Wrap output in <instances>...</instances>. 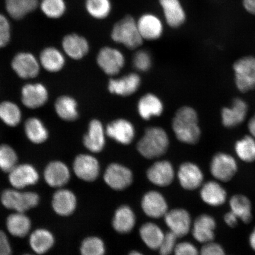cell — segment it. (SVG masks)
<instances>
[{
    "label": "cell",
    "instance_id": "18",
    "mask_svg": "<svg viewBox=\"0 0 255 255\" xmlns=\"http://www.w3.org/2000/svg\"><path fill=\"white\" fill-rule=\"evenodd\" d=\"M165 222L177 237H183L190 231L191 218L189 213L184 209H174L165 215Z\"/></svg>",
    "mask_w": 255,
    "mask_h": 255
},
{
    "label": "cell",
    "instance_id": "54",
    "mask_svg": "<svg viewBox=\"0 0 255 255\" xmlns=\"http://www.w3.org/2000/svg\"><path fill=\"white\" fill-rule=\"evenodd\" d=\"M128 255H143L142 254L139 253V252L133 251L131 252Z\"/></svg>",
    "mask_w": 255,
    "mask_h": 255
},
{
    "label": "cell",
    "instance_id": "13",
    "mask_svg": "<svg viewBox=\"0 0 255 255\" xmlns=\"http://www.w3.org/2000/svg\"><path fill=\"white\" fill-rule=\"evenodd\" d=\"M107 135L117 142L128 145L135 136L133 124L126 119H117L111 122L106 128Z\"/></svg>",
    "mask_w": 255,
    "mask_h": 255
},
{
    "label": "cell",
    "instance_id": "51",
    "mask_svg": "<svg viewBox=\"0 0 255 255\" xmlns=\"http://www.w3.org/2000/svg\"><path fill=\"white\" fill-rule=\"evenodd\" d=\"M242 4L249 13L255 15V0H242Z\"/></svg>",
    "mask_w": 255,
    "mask_h": 255
},
{
    "label": "cell",
    "instance_id": "17",
    "mask_svg": "<svg viewBox=\"0 0 255 255\" xmlns=\"http://www.w3.org/2000/svg\"><path fill=\"white\" fill-rule=\"evenodd\" d=\"M105 130L103 124L98 120H93L89 123L88 130L84 138V143L88 150L95 153L103 150L105 145Z\"/></svg>",
    "mask_w": 255,
    "mask_h": 255
},
{
    "label": "cell",
    "instance_id": "6",
    "mask_svg": "<svg viewBox=\"0 0 255 255\" xmlns=\"http://www.w3.org/2000/svg\"><path fill=\"white\" fill-rule=\"evenodd\" d=\"M236 85L239 91L247 92L255 89V57H242L234 63Z\"/></svg>",
    "mask_w": 255,
    "mask_h": 255
},
{
    "label": "cell",
    "instance_id": "16",
    "mask_svg": "<svg viewBox=\"0 0 255 255\" xmlns=\"http://www.w3.org/2000/svg\"><path fill=\"white\" fill-rule=\"evenodd\" d=\"M44 178L50 187L60 188L68 183L71 173L67 165L62 161H55L47 165L44 172Z\"/></svg>",
    "mask_w": 255,
    "mask_h": 255
},
{
    "label": "cell",
    "instance_id": "22",
    "mask_svg": "<svg viewBox=\"0 0 255 255\" xmlns=\"http://www.w3.org/2000/svg\"><path fill=\"white\" fill-rule=\"evenodd\" d=\"M77 206V199L75 194L68 189H59L54 194L52 207L56 214L68 216L72 214Z\"/></svg>",
    "mask_w": 255,
    "mask_h": 255
},
{
    "label": "cell",
    "instance_id": "29",
    "mask_svg": "<svg viewBox=\"0 0 255 255\" xmlns=\"http://www.w3.org/2000/svg\"><path fill=\"white\" fill-rule=\"evenodd\" d=\"M137 108L140 117L145 120L160 116L164 111L160 99L152 94H146L140 98Z\"/></svg>",
    "mask_w": 255,
    "mask_h": 255
},
{
    "label": "cell",
    "instance_id": "49",
    "mask_svg": "<svg viewBox=\"0 0 255 255\" xmlns=\"http://www.w3.org/2000/svg\"><path fill=\"white\" fill-rule=\"evenodd\" d=\"M12 250L7 236L0 231V255H11Z\"/></svg>",
    "mask_w": 255,
    "mask_h": 255
},
{
    "label": "cell",
    "instance_id": "36",
    "mask_svg": "<svg viewBox=\"0 0 255 255\" xmlns=\"http://www.w3.org/2000/svg\"><path fill=\"white\" fill-rule=\"evenodd\" d=\"M140 236L146 246L152 250L159 248L164 238V234L157 225L147 223L140 229Z\"/></svg>",
    "mask_w": 255,
    "mask_h": 255
},
{
    "label": "cell",
    "instance_id": "40",
    "mask_svg": "<svg viewBox=\"0 0 255 255\" xmlns=\"http://www.w3.org/2000/svg\"><path fill=\"white\" fill-rule=\"evenodd\" d=\"M0 119L9 127L17 126L21 119L20 108L11 102H3L0 104Z\"/></svg>",
    "mask_w": 255,
    "mask_h": 255
},
{
    "label": "cell",
    "instance_id": "32",
    "mask_svg": "<svg viewBox=\"0 0 255 255\" xmlns=\"http://www.w3.org/2000/svg\"><path fill=\"white\" fill-rule=\"evenodd\" d=\"M6 226L11 235L23 238L29 233L31 223L29 218L24 213L15 212L8 217Z\"/></svg>",
    "mask_w": 255,
    "mask_h": 255
},
{
    "label": "cell",
    "instance_id": "39",
    "mask_svg": "<svg viewBox=\"0 0 255 255\" xmlns=\"http://www.w3.org/2000/svg\"><path fill=\"white\" fill-rule=\"evenodd\" d=\"M235 151L241 161L251 163L255 161V138L245 136L235 143Z\"/></svg>",
    "mask_w": 255,
    "mask_h": 255
},
{
    "label": "cell",
    "instance_id": "31",
    "mask_svg": "<svg viewBox=\"0 0 255 255\" xmlns=\"http://www.w3.org/2000/svg\"><path fill=\"white\" fill-rule=\"evenodd\" d=\"M8 14L15 20H20L35 10L39 5V0H5Z\"/></svg>",
    "mask_w": 255,
    "mask_h": 255
},
{
    "label": "cell",
    "instance_id": "37",
    "mask_svg": "<svg viewBox=\"0 0 255 255\" xmlns=\"http://www.w3.org/2000/svg\"><path fill=\"white\" fill-rule=\"evenodd\" d=\"M78 104L74 99L63 96L57 99L55 103L56 113L60 119L72 121L78 119Z\"/></svg>",
    "mask_w": 255,
    "mask_h": 255
},
{
    "label": "cell",
    "instance_id": "25",
    "mask_svg": "<svg viewBox=\"0 0 255 255\" xmlns=\"http://www.w3.org/2000/svg\"><path fill=\"white\" fill-rule=\"evenodd\" d=\"M216 223L212 216L202 215L194 223L193 237L200 243L206 244L214 240Z\"/></svg>",
    "mask_w": 255,
    "mask_h": 255
},
{
    "label": "cell",
    "instance_id": "7",
    "mask_svg": "<svg viewBox=\"0 0 255 255\" xmlns=\"http://www.w3.org/2000/svg\"><path fill=\"white\" fill-rule=\"evenodd\" d=\"M136 22L143 40H157L164 34L165 22L154 12H144L136 19Z\"/></svg>",
    "mask_w": 255,
    "mask_h": 255
},
{
    "label": "cell",
    "instance_id": "12",
    "mask_svg": "<svg viewBox=\"0 0 255 255\" xmlns=\"http://www.w3.org/2000/svg\"><path fill=\"white\" fill-rule=\"evenodd\" d=\"M73 167L76 176L89 182L97 179L100 170L97 159L89 154L78 155L73 162Z\"/></svg>",
    "mask_w": 255,
    "mask_h": 255
},
{
    "label": "cell",
    "instance_id": "35",
    "mask_svg": "<svg viewBox=\"0 0 255 255\" xmlns=\"http://www.w3.org/2000/svg\"><path fill=\"white\" fill-rule=\"evenodd\" d=\"M24 130L28 139L37 144L45 142L49 136L46 128L37 118L28 119L25 123Z\"/></svg>",
    "mask_w": 255,
    "mask_h": 255
},
{
    "label": "cell",
    "instance_id": "30",
    "mask_svg": "<svg viewBox=\"0 0 255 255\" xmlns=\"http://www.w3.org/2000/svg\"><path fill=\"white\" fill-rule=\"evenodd\" d=\"M29 244L35 253L43 255L53 247L55 244V238L52 233L47 229H39L31 234Z\"/></svg>",
    "mask_w": 255,
    "mask_h": 255
},
{
    "label": "cell",
    "instance_id": "28",
    "mask_svg": "<svg viewBox=\"0 0 255 255\" xmlns=\"http://www.w3.org/2000/svg\"><path fill=\"white\" fill-rule=\"evenodd\" d=\"M231 212L237 215L239 221L248 224L253 221V205L250 198L242 194H236L229 201Z\"/></svg>",
    "mask_w": 255,
    "mask_h": 255
},
{
    "label": "cell",
    "instance_id": "23",
    "mask_svg": "<svg viewBox=\"0 0 255 255\" xmlns=\"http://www.w3.org/2000/svg\"><path fill=\"white\" fill-rule=\"evenodd\" d=\"M201 198L210 206H221L228 199V193L221 183L210 181L203 185L200 191Z\"/></svg>",
    "mask_w": 255,
    "mask_h": 255
},
{
    "label": "cell",
    "instance_id": "38",
    "mask_svg": "<svg viewBox=\"0 0 255 255\" xmlns=\"http://www.w3.org/2000/svg\"><path fill=\"white\" fill-rule=\"evenodd\" d=\"M88 13L97 20H104L111 15L113 5L111 0H86Z\"/></svg>",
    "mask_w": 255,
    "mask_h": 255
},
{
    "label": "cell",
    "instance_id": "50",
    "mask_svg": "<svg viewBox=\"0 0 255 255\" xmlns=\"http://www.w3.org/2000/svg\"><path fill=\"white\" fill-rule=\"evenodd\" d=\"M224 221L226 225L231 228L237 227L239 221L237 215H235L232 212L229 211L226 213L224 216Z\"/></svg>",
    "mask_w": 255,
    "mask_h": 255
},
{
    "label": "cell",
    "instance_id": "5",
    "mask_svg": "<svg viewBox=\"0 0 255 255\" xmlns=\"http://www.w3.org/2000/svg\"><path fill=\"white\" fill-rule=\"evenodd\" d=\"M210 173L217 181L226 183L231 181L237 174L238 164L230 154L219 152L213 157L210 166Z\"/></svg>",
    "mask_w": 255,
    "mask_h": 255
},
{
    "label": "cell",
    "instance_id": "1",
    "mask_svg": "<svg viewBox=\"0 0 255 255\" xmlns=\"http://www.w3.org/2000/svg\"><path fill=\"white\" fill-rule=\"evenodd\" d=\"M172 129L181 142L188 144H194L198 142L201 130L196 111L190 107L180 108L172 121Z\"/></svg>",
    "mask_w": 255,
    "mask_h": 255
},
{
    "label": "cell",
    "instance_id": "44",
    "mask_svg": "<svg viewBox=\"0 0 255 255\" xmlns=\"http://www.w3.org/2000/svg\"><path fill=\"white\" fill-rule=\"evenodd\" d=\"M133 66L139 71L146 72L151 68L152 60L150 54L145 50H139L133 58Z\"/></svg>",
    "mask_w": 255,
    "mask_h": 255
},
{
    "label": "cell",
    "instance_id": "11",
    "mask_svg": "<svg viewBox=\"0 0 255 255\" xmlns=\"http://www.w3.org/2000/svg\"><path fill=\"white\" fill-rule=\"evenodd\" d=\"M104 180L112 189L122 190L131 184L132 174L129 169L124 165L113 163L105 171Z\"/></svg>",
    "mask_w": 255,
    "mask_h": 255
},
{
    "label": "cell",
    "instance_id": "48",
    "mask_svg": "<svg viewBox=\"0 0 255 255\" xmlns=\"http://www.w3.org/2000/svg\"><path fill=\"white\" fill-rule=\"evenodd\" d=\"M175 255H200L197 248L189 242H183L175 247Z\"/></svg>",
    "mask_w": 255,
    "mask_h": 255
},
{
    "label": "cell",
    "instance_id": "21",
    "mask_svg": "<svg viewBox=\"0 0 255 255\" xmlns=\"http://www.w3.org/2000/svg\"><path fill=\"white\" fill-rule=\"evenodd\" d=\"M178 177L184 189H196L203 183L204 175L197 165L191 162H185L178 171Z\"/></svg>",
    "mask_w": 255,
    "mask_h": 255
},
{
    "label": "cell",
    "instance_id": "34",
    "mask_svg": "<svg viewBox=\"0 0 255 255\" xmlns=\"http://www.w3.org/2000/svg\"><path fill=\"white\" fill-rule=\"evenodd\" d=\"M40 63L46 71L57 72L65 65V59L63 54L55 47H47L40 54Z\"/></svg>",
    "mask_w": 255,
    "mask_h": 255
},
{
    "label": "cell",
    "instance_id": "46",
    "mask_svg": "<svg viewBox=\"0 0 255 255\" xmlns=\"http://www.w3.org/2000/svg\"><path fill=\"white\" fill-rule=\"evenodd\" d=\"M177 238V236L171 232L164 235L163 240L159 248V253L161 255H170L176 247L175 242Z\"/></svg>",
    "mask_w": 255,
    "mask_h": 255
},
{
    "label": "cell",
    "instance_id": "14",
    "mask_svg": "<svg viewBox=\"0 0 255 255\" xmlns=\"http://www.w3.org/2000/svg\"><path fill=\"white\" fill-rule=\"evenodd\" d=\"M11 66L17 75L23 79L35 78L40 71L39 62L30 53L17 54L12 60Z\"/></svg>",
    "mask_w": 255,
    "mask_h": 255
},
{
    "label": "cell",
    "instance_id": "15",
    "mask_svg": "<svg viewBox=\"0 0 255 255\" xmlns=\"http://www.w3.org/2000/svg\"><path fill=\"white\" fill-rule=\"evenodd\" d=\"M141 85V78L136 73H132L122 78L111 79L108 84L111 93L127 97L135 93Z\"/></svg>",
    "mask_w": 255,
    "mask_h": 255
},
{
    "label": "cell",
    "instance_id": "26",
    "mask_svg": "<svg viewBox=\"0 0 255 255\" xmlns=\"http://www.w3.org/2000/svg\"><path fill=\"white\" fill-rule=\"evenodd\" d=\"M174 171L170 162L160 161L155 162L147 171V177L151 183L157 186L164 187L173 180Z\"/></svg>",
    "mask_w": 255,
    "mask_h": 255
},
{
    "label": "cell",
    "instance_id": "45",
    "mask_svg": "<svg viewBox=\"0 0 255 255\" xmlns=\"http://www.w3.org/2000/svg\"><path fill=\"white\" fill-rule=\"evenodd\" d=\"M10 24H9L7 18L0 13V48L7 45L10 40Z\"/></svg>",
    "mask_w": 255,
    "mask_h": 255
},
{
    "label": "cell",
    "instance_id": "27",
    "mask_svg": "<svg viewBox=\"0 0 255 255\" xmlns=\"http://www.w3.org/2000/svg\"><path fill=\"white\" fill-rule=\"evenodd\" d=\"M62 46L67 55L76 60L83 58L89 50L88 40L77 34L67 35L63 38Z\"/></svg>",
    "mask_w": 255,
    "mask_h": 255
},
{
    "label": "cell",
    "instance_id": "52",
    "mask_svg": "<svg viewBox=\"0 0 255 255\" xmlns=\"http://www.w3.org/2000/svg\"><path fill=\"white\" fill-rule=\"evenodd\" d=\"M248 242L251 250L255 253V226L249 236Z\"/></svg>",
    "mask_w": 255,
    "mask_h": 255
},
{
    "label": "cell",
    "instance_id": "20",
    "mask_svg": "<svg viewBox=\"0 0 255 255\" xmlns=\"http://www.w3.org/2000/svg\"><path fill=\"white\" fill-rule=\"evenodd\" d=\"M47 100L48 92L42 84H27L22 89V102L25 107L30 109L42 107Z\"/></svg>",
    "mask_w": 255,
    "mask_h": 255
},
{
    "label": "cell",
    "instance_id": "24",
    "mask_svg": "<svg viewBox=\"0 0 255 255\" xmlns=\"http://www.w3.org/2000/svg\"><path fill=\"white\" fill-rule=\"evenodd\" d=\"M142 207L145 214L152 218H159L167 213L166 201L157 191H149L143 196Z\"/></svg>",
    "mask_w": 255,
    "mask_h": 255
},
{
    "label": "cell",
    "instance_id": "43",
    "mask_svg": "<svg viewBox=\"0 0 255 255\" xmlns=\"http://www.w3.org/2000/svg\"><path fill=\"white\" fill-rule=\"evenodd\" d=\"M105 253V245L100 238L89 237L82 243L81 255H104Z\"/></svg>",
    "mask_w": 255,
    "mask_h": 255
},
{
    "label": "cell",
    "instance_id": "47",
    "mask_svg": "<svg viewBox=\"0 0 255 255\" xmlns=\"http://www.w3.org/2000/svg\"><path fill=\"white\" fill-rule=\"evenodd\" d=\"M200 255H226V253L221 245L213 241L204 245Z\"/></svg>",
    "mask_w": 255,
    "mask_h": 255
},
{
    "label": "cell",
    "instance_id": "2",
    "mask_svg": "<svg viewBox=\"0 0 255 255\" xmlns=\"http://www.w3.org/2000/svg\"><path fill=\"white\" fill-rule=\"evenodd\" d=\"M168 135L161 127L148 128L137 144V149L143 157L153 159L160 157L167 151L169 146Z\"/></svg>",
    "mask_w": 255,
    "mask_h": 255
},
{
    "label": "cell",
    "instance_id": "9",
    "mask_svg": "<svg viewBox=\"0 0 255 255\" xmlns=\"http://www.w3.org/2000/svg\"><path fill=\"white\" fill-rule=\"evenodd\" d=\"M97 63L106 74L115 76L119 74L124 68L126 59L120 50L107 46L102 48L99 52Z\"/></svg>",
    "mask_w": 255,
    "mask_h": 255
},
{
    "label": "cell",
    "instance_id": "53",
    "mask_svg": "<svg viewBox=\"0 0 255 255\" xmlns=\"http://www.w3.org/2000/svg\"><path fill=\"white\" fill-rule=\"evenodd\" d=\"M248 129L251 133L252 136L255 138V115L250 120L248 123Z\"/></svg>",
    "mask_w": 255,
    "mask_h": 255
},
{
    "label": "cell",
    "instance_id": "42",
    "mask_svg": "<svg viewBox=\"0 0 255 255\" xmlns=\"http://www.w3.org/2000/svg\"><path fill=\"white\" fill-rule=\"evenodd\" d=\"M17 155L11 146L0 145V169L2 171L9 173L17 165Z\"/></svg>",
    "mask_w": 255,
    "mask_h": 255
},
{
    "label": "cell",
    "instance_id": "8",
    "mask_svg": "<svg viewBox=\"0 0 255 255\" xmlns=\"http://www.w3.org/2000/svg\"><path fill=\"white\" fill-rule=\"evenodd\" d=\"M165 24L177 29L186 23L187 12L181 0H158Z\"/></svg>",
    "mask_w": 255,
    "mask_h": 255
},
{
    "label": "cell",
    "instance_id": "4",
    "mask_svg": "<svg viewBox=\"0 0 255 255\" xmlns=\"http://www.w3.org/2000/svg\"><path fill=\"white\" fill-rule=\"evenodd\" d=\"M39 196L32 191L7 189L3 191L1 201L5 208L15 210V212L24 213L34 208L39 203Z\"/></svg>",
    "mask_w": 255,
    "mask_h": 255
},
{
    "label": "cell",
    "instance_id": "41",
    "mask_svg": "<svg viewBox=\"0 0 255 255\" xmlns=\"http://www.w3.org/2000/svg\"><path fill=\"white\" fill-rule=\"evenodd\" d=\"M40 6L43 13L53 19L61 17L66 9L65 0H41Z\"/></svg>",
    "mask_w": 255,
    "mask_h": 255
},
{
    "label": "cell",
    "instance_id": "10",
    "mask_svg": "<svg viewBox=\"0 0 255 255\" xmlns=\"http://www.w3.org/2000/svg\"><path fill=\"white\" fill-rule=\"evenodd\" d=\"M8 180L14 189L21 190L36 184L39 181V174L33 165H17L9 172Z\"/></svg>",
    "mask_w": 255,
    "mask_h": 255
},
{
    "label": "cell",
    "instance_id": "55",
    "mask_svg": "<svg viewBox=\"0 0 255 255\" xmlns=\"http://www.w3.org/2000/svg\"><path fill=\"white\" fill-rule=\"evenodd\" d=\"M30 255V254H26V255Z\"/></svg>",
    "mask_w": 255,
    "mask_h": 255
},
{
    "label": "cell",
    "instance_id": "33",
    "mask_svg": "<svg viewBox=\"0 0 255 255\" xmlns=\"http://www.w3.org/2000/svg\"><path fill=\"white\" fill-rule=\"evenodd\" d=\"M135 217L130 207L123 206L118 209L113 219L115 230L121 234H127L134 227Z\"/></svg>",
    "mask_w": 255,
    "mask_h": 255
},
{
    "label": "cell",
    "instance_id": "3",
    "mask_svg": "<svg viewBox=\"0 0 255 255\" xmlns=\"http://www.w3.org/2000/svg\"><path fill=\"white\" fill-rule=\"evenodd\" d=\"M112 40L130 50L138 49L143 40L139 33L136 19L130 15L124 16L115 23L111 32Z\"/></svg>",
    "mask_w": 255,
    "mask_h": 255
},
{
    "label": "cell",
    "instance_id": "19",
    "mask_svg": "<svg viewBox=\"0 0 255 255\" xmlns=\"http://www.w3.org/2000/svg\"><path fill=\"white\" fill-rule=\"evenodd\" d=\"M246 102L240 98L235 99L231 107L224 108L222 111L223 125L234 128L244 122L248 113Z\"/></svg>",
    "mask_w": 255,
    "mask_h": 255
}]
</instances>
